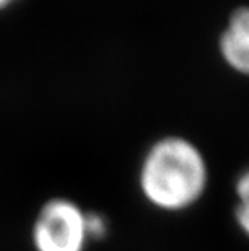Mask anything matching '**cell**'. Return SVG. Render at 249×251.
<instances>
[{"instance_id": "obj_1", "label": "cell", "mask_w": 249, "mask_h": 251, "mask_svg": "<svg viewBox=\"0 0 249 251\" xmlns=\"http://www.w3.org/2000/svg\"><path fill=\"white\" fill-rule=\"evenodd\" d=\"M137 185L156 209L180 212L194 206L205 193L209 165L194 143L181 136H165L146 151Z\"/></svg>"}, {"instance_id": "obj_2", "label": "cell", "mask_w": 249, "mask_h": 251, "mask_svg": "<svg viewBox=\"0 0 249 251\" xmlns=\"http://www.w3.org/2000/svg\"><path fill=\"white\" fill-rule=\"evenodd\" d=\"M31 242L34 251H84L89 243L86 211L68 198H52L34 219Z\"/></svg>"}, {"instance_id": "obj_3", "label": "cell", "mask_w": 249, "mask_h": 251, "mask_svg": "<svg viewBox=\"0 0 249 251\" xmlns=\"http://www.w3.org/2000/svg\"><path fill=\"white\" fill-rule=\"evenodd\" d=\"M220 54L226 65L249 75V8H238L220 37Z\"/></svg>"}, {"instance_id": "obj_4", "label": "cell", "mask_w": 249, "mask_h": 251, "mask_svg": "<svg viewBox=\"0 0 249 251\" xmlns=\"http://www.w3.org/2000/svg\"><path fill=\"white\" fill-rule=\"evenodd\" d=\"M86 228L89 242L91 240H100L109 232V222L99 212H86Z\"/></svg>"}, {"instance_id": "obj_5", "label": "cell", "mask_w": 249, "mask_h": 251, "mask_svg": "<svg viewBox=\"0 0 249 251\" xmlns=\"http://www.w3.org/2000/svg\"><path fill=\"white\" fill-rule=\"evenodd\" d=\"M235 191L238 196V204H249V169L238 177Z\"/></svg>"}, {"instance_id": "obj_6", "label": "cell", "mask_w": 249, "mask_h": 251, "mask_svg": "<svg viewBox=\"0 0 249 251\" xmlns=\"http://www.w3.org/2000/svg\"><path fill=\"white\" fill-rule=\"evenodd\" d=\"M235 219L238 227L241 228V232L249 237V204H238Z\"/></svg>"}, {"instance_id": "obj_7", "label": "cell", "mask_w": 249, "mask_h": 251, "mask_svg": "<svg viewBox=\"0 0 249 251\" xmlns=\"http://www.w3.org/2000/svg\"><path fill=\"white\" fill-rule=\"evenodd\" d=\"M13 2H17V0H0V10L10 7V5H12Z\"/></svg>"}]
</instances>
